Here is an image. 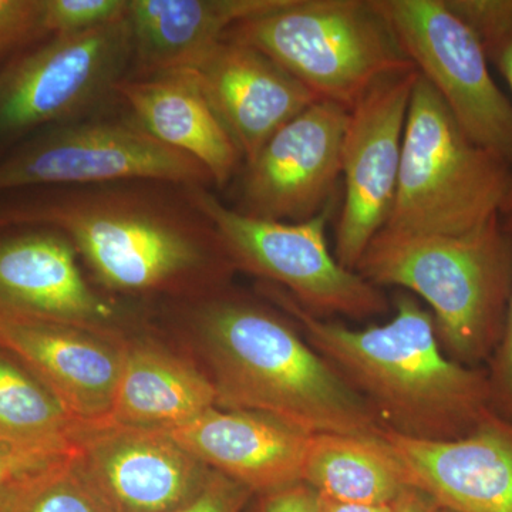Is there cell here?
<instances>
[{
    "instance_id": "obj_10",
    "label": "cell",
    "mask_w": 512,
    "mask_h": 512,
    "mask_svg": "<svg viewBox=\"0 0 512 512\" xmlns=\"http://www.w3.org/2000/svg\"><path fill=\"white\" fill-rule=\"evenodd\" d=\"M133 40L126 18L53 36L0 74V133L62 123L99 103L126 79Z\"/></svg>"
},
{
    "instance_id": "obj_32",
    "label": "cell",
    "mask_w": 512,
    "mask_h": 512,
    "mask_svg": "<svg viewBox=\"0 0 512 512\" xmlns=\"http://www.w3.org/2000/svg\"><path fill=\"white\" fill-rule=\"evenodd\" d=\"M491 63H494L495 67L503 74L505 82L508 83V87H510L512 93V42L508 43V45L494 57ZM500 220L503 227L512 234V185L510 194H508L507 200L504 202L503 210L500 212Z\"/></svg>"
},
{
    "instance_id": "obj_20",
    "label": "cell",
    "mask_w": 512,
    "mask_h": 512,
    "mask_svg": "<svg viewBox=\"0 0 512 512\" xmlns=\"http://www.w3.org/2000/svg\"><path fill=\"white\" fill-rule=\"evenodd\" d=\"M284 0H128L133 40L128 76L197 69L229 29Z\"/></svg>"
},
{
    "instance_id": "obj_17",
    "label": "cell",
    "mask_w": 512,
    "mask_h": 512,
    "mask_svg": "<svg viewBox=\"0 0 512 512\" xmlns=\"http://www.w3.org/2000/svg\"><path fill=\"white\" fill-rule=\"evenodd\" d=\"M195 70L247 164L286 123L319 101L274 60L241 43L222 40Z\"/></svg>"
},
{
    "instance_id": "obj_16",
    "label": "cell",
    "mask_w": 512,
    "mask_h": 512,
    "mask_svg": "<svg viewBox=\"0 0 512 512\" xmlns=\"http://www.w3.org/2000/svg\"><path fill=\"white\" fill-rule=\"evenodd\" d=\"M410 487L453 512H512V420L493 413L463 439L426 441L384 430Z\"/></svg>"
},
{
    "instance_id": "obj_5",
    "label": "cell",
    "mask_w": 512,
    "mask_h": 512,
    "mask_svg": "<svg viewBox=\"0 0 512 512\" xmlns=\"http://www.w3.org/2000/svg\"><path fill=\"white\" fill-rule=\"evenodd\" d=\"M511 185V165L474 143L420 74L404 127L396 195L382 231L467 234L500 215Z\"/></svg>"
},
{
    "instance_id": "obj_25",
    "label": "cell",
    "mask_w": 512,
    "mask_h": 512,
    "mask_svg": "<svg viewBox=\"0 0 512 512\" xmlns=\"http://www.w3.org/2000/svg\"><path fill=\"white\" fill-rule=\"evenodd\" d=\"M128 0H43V33L76 35L126 18Z\"/></svg>"
},
{
    "instance_id": "obj_14",
    "label": "cell",
    "mask_w": 512,
    "mask_h": 512,
    "mask_svg": "<svg viewBox=\"0 0 512 512\" xmlns=\"http://www.w3.org/2000/svg\"><path fill=\"white\" fill-rule=\"evenodd\" d=\"M126 336L0 308V348L50 390L74 419L109 416Z\"/></svg>"
},
{
    "instance_id": "obj_1",
    "label": "cell",
    "mask_w": 512,
    "mask_h": 512,
    "mask_svg": "<svg viewBox=\"0 0 512 512\" xmlns=\"http://www.w3.org/2000/svg\"><path fill=\"white\" fill-rule=\"evenodd\" d=\"M9 224L57 229L110 292L222 291L234 262L187 185L158 180L36 188L0 208Z\"/></svg>"
},
{
    "instance_id": "obj_26",
    "label": "cell",
    "mask_w": 512,
    "mask_h": 512,
    "mask_svg": "<svg viewBox=\"0 0 512 512\" xmlns=\"http://www.w3.org/2000/svg\"><path fill=\"white\" fill-rule=\"evenodd\" d=\"M476 35L488 62L512 42V0H446Z\"/></svg>"
},
{
    "instance_id": "obj_4",
    "label": "cell",
    "mask_w": 512,
    "mask_h": 512,
    "mask_svg": "<svg viewBox=\"0 0 512 512\" xmlns=\"http://www.w3.org/2000/svg\"><path fill=\"white\" fill-rule=\"evenodd\" d=\"M355 271L377 288L396 286L423 299L448 359L488 365L512 298V234L500 215L456 237L380 231Z\"/></svg>"
},
{
    "instance_id": "obj_30",
    "label": "cell",
    "mask_w": 512,
    "mask_h": 512,
    "mask_svg": "<svg viewBox=\"0 0 512 512\" xmlns=\"http://www.w3.org/2000/svg\"><path fill=\"white\" fill-rule=\"evenodd\" d=\"M252 497L244 485L214 471L197 497L171 512H244Z\"/></svg>"
},
{
    "instance_id": "obj_35",
    "label": "cell",
    "mask_w": 512,
    "mask_h": 512,
    "mask_svg": "<svg viewBox=\"0 0 512 512\" xmlns=\"http://www.w3.org/2000/svg\"><path fill=\"white\" fill-rule=\"evenodd\" d=\"M6 222L3 220L2 214H0V227H5Z\"/></svg>"
},
{
    "instance_id": "obj_9",
    "label": "cell",
    "mask_w": 512,
    "mask_h": 512,
    "mask_svg": "<svg viewBox=\"0 0 512 512\" xmlns=\"http://www.w3.org/2000/svg\"><path fill=\"white\" fill-rule=\"evenodd\" d=\"M158 180L210 188V171L123 120L66 123L39 134L0 163V192Z\"/></svg>"
},
{
    "instance_id": "obj_15",
    "label": "cell",
    "mask_w": 512,
    "mask_h": 512,
    "mask_svg": "<svg viewBox=\"0 0 512 512\" xmlns=\"http://www.w3.org/2000/svg\"><path fill=\"white\" fill-rule=\"evenodd\" d=\"M73 242L47 228L0 239V308L101 332H121L126 315L84 278Z\"/></svg>"
},
{
    "instance_id": "obj_34",
    "label": "cell",
    "mask_w": 512,
    "mask_h": 512,
    "mask_svg": "<svg viewBox=\"0 0 512 512\" xmlns=\"http://www.w3.org/2000/svg\"><path fill=\"white\" fill-rule=\"evenodd\" d=\"M320 512H392V505H356L343 504L338 501L329 500V498L319 495Z\"/></svg>"
},
{
    "instance_id": "obj_24",
    "label": "cell",
    "mask_w": 512,
    "mask_h": 512,
    "mask_svg": "<svg viewBox=\"0 0 512 512\" xmlns=\"http://www.w3.org/2000/svg\"><path fill=\"white\" fill-rule=\"evenodd\" d=\"M2 512H117L94 484L76 448L16 485Z\"/></svg>"
},
{
    "instance_id": "obj_29",
    "label": "cell",
    "mask_w": 512,
    "mask_h": 512,
    "mask_svg": "<svg viewBox=\"0 0 512 512\" xmlns=\"http://www.w3.org/2000/svg\"><path fill=\"white\" fill-rule=\"evenodd\" d=\"M487 373L493 393L494 412L512 420V298L503 336L488 362Z\"/></svg>"
},
{
    "instance_id": "obj_12",
    "label": "cell",
    "mask_w": 512,
    "mask_h": 512,
    "mask_svg": "<svg viewBox=\"0 0 512 512\" xmlns=\"http://www.w3.org/2000/svg\"><path fill=\"white\" fill-rule=\"evenodd\" d=\"M348 119L349 110L319 100L286 123L247 164L234 210L275 222L320 214L342 175Z\"/></svg>"
},
{
    "instance_id": "obj_13",
    "label": "cell",
    "mask_w": 512,
    "mask_h": 512,
    "mask_svg": "<svg viewBox=\"0 0 512 512\" xmlns=\"http://www.w3.org/2000/svg\"><path fill=\"white\" fill-rule=\"evenodd\" d=\"M74 448L117 512H171L201 493L212 473L168 431L82 423Z\"/></svg>"
},
{
    "instance_id": "obj_31",
    "label": "cell",
    "mask_w": 512,
    "mask_h": 512,
    "mask_svg": "<svg viewBox=\"0 0 512 512\" xmlns=\"http://www.w3.org/2000/svg\"><path fill=\"white\" fill-rule=\"evenodd\" d=\"M244 512H320L319 494L305 483H295L254 494Z\"/></svg>"
},
{
    "instance_id": "obj_18",
    "label": "cell",
    "mask_w": 512,
    "mask_h": 512,
    "mask_svg": "<svg viewBox=\"0 0 512 512\" xmlns=\"http://www.w3.org/2000/svg\"><path fill=\"white\" fill-rule=\"evenodd\" d=\"M168 433L205 466L251 493L302 483L308 434L266 414L215 406Z\"/></svg>"
},
{
    "instance_id": "obj_6",
    "label": "cell",
    "mask_w": 512,
    "mask_h": 512,
    "mask_svg": "<svg viewBox=\"0 0 512 512\" xmlns=\"http://www.w3.org/2000/svg\"><path fill=\"white\" fill-rule=\"evenodd\" d=\"M224 40L254 47L319 100L349 111L384 76L414 67L373 0H284Z\"/></svg>"
},
{
    "instance_id": "obj_3",
    "label": "cell",
    "mask_w": 512,
    "mask_h": 512,
    "mask_svg": "<svg viewBox=\"0 0 512 512\" xmlns=\"http://www.w3.org/2000/svg\"><path fill=\"white\" fill-rule=\"evenodd\" d=\"M282 315L227 289L194 299L188 325L217 407L266 414L308 436L383 437L369 406Z\"/></svg>"
},
{
    "instance_id": "obj_19",
    "label": "cell",
    "mask_w": 512,
    "mask_h": 512,
    "mask_svg": "<svg viewBox=\"0 0 512 512\" xmlns=\"http://www.w3.org/2000/svg\"><path fill=\"white\" fill-rule=\"evenodd\" d=\"M114 93L147 133L204 165L214 185L225 187L237 173L241 153L212 109L197 70L127 76Z\"/></svg>"
},
{
    "instance_id": "obj_22",
    "label": "cell",
    "mask_w": 512,
    "mask_h": 512,
    "mask_svg": "<svg viewBox=\"0 0 512 512\" xmlns=\"http://www.w3.org/2000/svg\"><path fill=\"white\" fill-rule=\"evenodd\" d=\"M302 483L343 504L392 505L409 490L406 470L384 437L309 436Z\"/></svg>"
},
{
    "instance_id": "obj_2",
    "label": "cell",
    "mask_w": 512,
    "mask_h": 512,
    "mask_svg": "<svg viewBox=\"0 0 512 512\" xmlns=\"http://www.w3.org/2000/svg\"><path fill=\"white\" fill-rule=\"evenodd\" d=\"M259 291L369 406L384 430L426 441L463 439L494 413L485 367L448 359L429 309L409 292L383 325L352 329L318 318L269 282Z\"/></svg>"
},
{
    "instance_id": "obj_11",
    "label": "cell",
    "mask_w": 512,
    "mask_h": 512,
    "mask_svg": "<svg viewBox=\"0 0 512 512\" xmlns=\"http://www.w3.org/2000/svg\"><path fill=\"white\" fill-rule=\"evenodd\" d=\"M416 67L384 76L349 111L342 147L345 201L336 227L335 258L355 271L389 220Z\"/></svg>"
},
{
    "instance_id": "obj_33",
    "label": "cell",
    "mask_w": 512,
    "mask_h": 512,
    "mask_svg": "<svg viewBox=\"0 0 512 512\" xmlns=\"http://www.w3.org/2000/svg\"><path fill=\"white\" fill-rule=\"evenodd\" d=\"M440 507L429 495L421 493L416 488L404 491L396 503L392 512H439Z\"/></svg>"
},
{
    "instance_id": "obj_36",
    "label": "cell",
    "mask_w": 512,
    "mask_h": 512,
    "mask_svg": "<svg viewBox=\"0 0 512 512\" xmlns=\"http://www.w3.org/2000/svg\"><path fill=\"white\" fill-rule=\"evenodd\" d=\"M439 512H453V511L446 510V508H440V511H439Z\"/></svg>"
},
{
    "instance_id": "obj_27",
    "label": "cell",
    "mask_w": 512,
    "mask_h": 512,
    "mask_svg": "<svg viewBox=\"0 0 512 512\" xmlns=\"http://www.w3.org/2000/svg\"><path fill=\"white\" fill-rule=\"evenodd\" d=\"M43 0H0V53L43 35Z\"/></svg>"
},
{
    "instance_id": "obj_8",
    "label": "cell",
    "mask_w": 512,
    "mask_h": 512,
    "mask_svg": "<svg viewBox=\"0 0 512 512\" xmlns=\"http://www.w3.org/2000/svg\"><path fill=\"white\" fill-rule=\"evenodd\" d=\"M403 55L468 137L512 167V101L491 76L476 35L446 0H373Z\"/></svg>"
},
{
    "instance_id": "obj_21",
    "label": "cell",
    "mask_w": 512,
    "mask_h": 512,
    "mask_svg": "<svg viewBox=\"0 0 512 512\" xmlns=\"http://www.w3.org/2000/svg\"><path fill=\"white\" fill-rule=\"evenodd\" d=\"M217 406L207 373L148 339L126 338L109 416L120 426L170 431Z\"/></svg>"
},
{
    "instance_id": "obj_28",
    "label": "cell",
    "mask_w": 512,
    "mask_h": 512,
    "mask_svg": "<svg viewBox=\"0 0 512 512\" xmlns=\"http://www.w3.org/2000/svg\"><path fill=\"white\" fill-rule=\"evenodd\" d=\"M67 453H47L0 441V512L23 478Z\"/></svg>"
},
{
    "instance_id": "obj_7",
    "label": "cell",
    "mask_w": 512,
    "mask_h": 512,
    "mask_svg": "<svg viewBox=\"0 0 512 512\" xmlns=\"http://www.w3.org/2000/svg\"><path fill=\"white\" fill-rule=\"evenodd\" d=\"M191 194L217 228L235 268L284 289L305 311L353 320L389 312L377 286L330 254L326 210L302 222L256 220L227 207L210 188L191 187Z\"/></svg>"
},
{
    "instance_id": "obj_23",
    "label": "cell",
    "mask_w": 512,
    "mask_h": 512,
    "mask_svg": "<svg viewBox=\"0 0 512 512\" xmlns=\"http://www.w3.org/2000/svg\"><path fill=\"white\" fill-rule=\"evenodd\" d=\"M80 424L19 360L0 353V441L67 453Z\"/></svg>"
}]
</instances>
